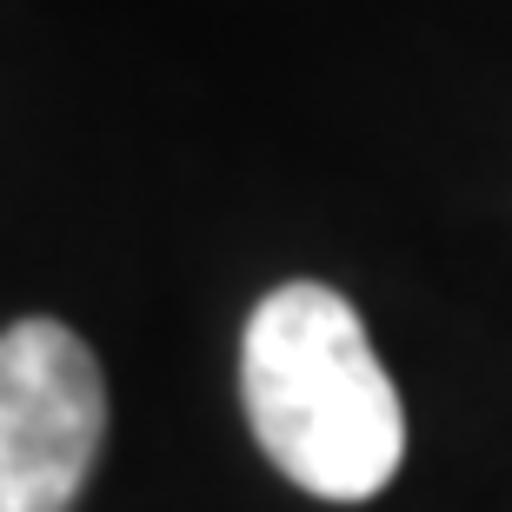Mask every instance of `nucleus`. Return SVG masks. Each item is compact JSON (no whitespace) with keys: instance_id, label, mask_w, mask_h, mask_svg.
<instances>
[{"instance_id":"f257e3e1","label":"nucleus","mask_w":512,"mask_h":512,"mask_svg":"<svg viewBox=\"0 0 512 512\" xmlns=\"http://www.w3.org/2000/svg\"><path fill=\"white\" fill-rule=\"evenodd\" d=\"M240 399L260 453L313 499L386 493L406 459V413L346 293L273 286L240 340Z\"/></svg>"},{"instance_id":"f03ea898","label":"nucleus","mask_w":512,"mask_h":512,"mask_svg":"<svg viewBox=\"0 0 512 512\" xmlns=\"http://www.w3.org/2000/svg\"><path fill=\"white\" fill-rule=\"evenodd\" d=\"M107 446V380L60 320L0 333V512H67Z\"/></svg>"}]
</instances>
